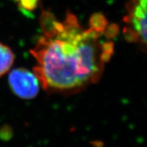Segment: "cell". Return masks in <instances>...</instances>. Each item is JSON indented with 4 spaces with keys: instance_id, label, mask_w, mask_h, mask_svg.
<instances>
[{
    "instance_id": "cell-5",
    "label": "cell",
    "mask_w": 147,
    "mask_h": 147,
    "mask_svg": "<svg viewBox=\"0 0 147 147\" xmlns=\"http://www.w3.org/2000/svg\"><path fill=\"white\" fill-rule=\"evenodd\" d=\"M23 11H32L36 8L39 0H17Z\"/></svg>"
},
{
    "instance_id": "cell-3",
    "label": "cell",
    "mask_w": 147,
    "mask_h": 147,
    "mask_svg": "<svg viewBox=\"0 0 147 147\" xmlns=\"http://www.w3.org/2000/svg\"><path fill=\"white\" fill-rule=\"evenodd\" d=\"M8 83L12 92L24 100L35 98L40 89V82L35 74L25 68H16L10 72Z\"/></svg>"
},
{
    "instance_id": "cell-1",
    "label": "cell",
    "mask_w": 147,
    "mask_h": 147,
    "mask_svg": "<svg viewBox=\"0 0 147 147\" xmlns=\"http://www.w3.org/2000/svg\"><path fill=\"white\" fill-rule=\"evenodd\" d=\"M41 26L43 35L30 53L43 89L71 95L99 81L114 51L112 38L117 32L113 26L105 30L83 29L70 12L58 21L47 11L41 14Z\"/></svg>"
},
{
    "instance_id": "cell-2",
    "label": "cell",
    "mask_w": 147,
    "mask_h": 147,
    "mask_svg": "<svg viewBox=\"0 0 147 147\" xmlns=\"http://www.w3.org/2000/svg\"><path fill=\"white\" fill-rule=\"evenodd\" d=\"M125 23L123 33L130 42L146 45V0H131L128 14L124 18Z\"/></svg>"
},
{
    "instance_id": "cell-4",
    "label": "cell",
    "mask_w": 147,
    "mask_h": 147,
    "mask_svg": "<svg viewBox=\"0 0 147 147\" xmlns=\"http://www.w3.org/2000/svg\"><path fill=\"white\" fill-rule=\"evenodd\" d=\"M14 56L11 49L0 43V77L5 75L14 64Z\"/></svg>"
}]
</instances>
